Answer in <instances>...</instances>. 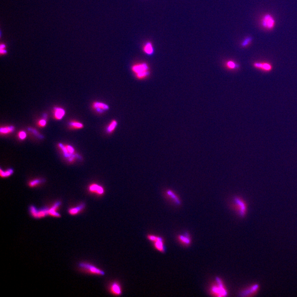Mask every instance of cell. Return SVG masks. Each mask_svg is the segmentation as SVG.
I'll list each match as a JSON object with an SVG mask.
<instances>
[{
	"label": "cell",
	"mask_w": 297,
	"mask_h": 297,
	"mask_svg": "<svg viewBox=\"0 0 297 297\" xmlns=\"http://www.w3.org/2000/svg\"><path fill=\"white\" fill-rule=\"evenodd\" d=\"M231 208L240 217H244L247 214L248 204L247 202L242 197L234 195L231 198L230 201Z\"/></svg>",
	"instance_id": "obj_1"
},
{
	"label": "cell",
	"mask_w": 297,
	"mask_h": 297,
	"mask_svg": "<svg viewBox=\"0 0 297 297\" xmlns=\"http://www.w3.org/2000/svg\"><path fill=\"white\" fill-rule=\"evenodd\" d=\"M210 294L212 296L218 297H226L228 292L224 282L220 278L217 277L212 283L209 289Z\"/></svg>",
	"instance_id": "obj_2"
},
{
	"label": "cell",
	"mask_w": 297,
	"mask_h": 297,
	"mask_svg": "<svg viewBox=\"0 0 297 297\" xmlns=\"http://www.w3.org/2000/svg\"><path fill=\"white\" fill-rule=\"evenodd\" d=\"M132 70L139 80L146 79L150 75V67L148 64L145 63H140L134 64L132 67Z\"/></svg>",
	"instance_id": "obj_3"
},
{
	"label": "cell",
	"mask_w": 297,
	"mask_h": 297,
	"mask_svg": "<svg viewBox=\"0 0 297 297\" xmlns=\"http://www.w3.org/2000/svg\"><path fill=\"white\" fill-rule=\"evenodd\" d=\"M260 23L262 27L265 30H271L275 27L276 21L272 15L266 13L261 17Z\"/></svg>",
	"instance_id": "obj_4"
},
{
	"label": "cell",
	"mask_w": 297,
	"mask_h": 297,
	"mask_svg": "<svg viewBox=\"0 0 297 297\" xmlns=\"http://www.w3.org/2000/svg\"><path fill=\"white\" fill-rule=\"evenodd\" d=\"M79 267L87 273L99 276H104L105 275V273L103 270L88 263L81 262L79 264Z\"/></svg>",
	"instance_id": "obj_5"
},
{
	"label": "cell",
	"mask_w": 297,
	"mask_h": 297,
	"mask_svg": "<svg viewBox=\"0 0 297 297\" xmlns=\"http://www.w3.org/2000/svg\"><path fill=\"white\" fill-rule=\"evenodd\" d=\"M165 194L168 199L170 200L175 205L179 206L181 205V199L178 194L175 192L171 189H169L165 191Z\"/></svg>",
	"instance_id": "obj_6"
},
{
	"label": "cell",
	"mask_w": 297,
	"mask_h": 297,
	"mask_svg": "<svg viewBox=\"0 0 297 297\" xmlns=\"http://www.w3.org/2000/svg\"><path fill=\"white\" fill-rule=\"evenodd\" d=\"M109 290L111 294L115 296H120L122 294V286L117 281L112 282L109 284Z\"/></svg>",
	"instance_id": "obj_7"
},
{
	"label": "cell",
	"mask_w": 297,
	"mask_h": 297,
	"mask_svg": "<svg viewBox=\"0 0 297 297\" xmlns=\"http://www.w3.org/2000/svg\"><path fill=\"white\" fill-rule=\"evenodd\" d=\"M259 285L258 284H255L251 285L244 290H242L240 294L241 296L248 297L255 295L258 291Z\"/></svg>",
	"instance_id": "obj_8"
},
{
	"label": "cell",
	"mask_w": 297,
	"mask_h": 297,
	"mask_svg": "<svg viewBox=\"0 0 297 297\" xmlns=\"http://www.w3.org/2000/svg\"><path fill=\"white\" fill-rule=\"evenodd\" d=\"M177 239L178 242L183 246H188L192 243L191 237L187 232L178 235Z\"/></svg>",
	"instance_id": "obj_9"
},
{
	"label": "cell",
	"mask_w": 297,
	"mask_h": 297,
	"mask_svg": "<svg viewBox=\"0 0 297 297\" xmlns=\"http://www.w3.org/2000/svg\"><path fill=\"white\" fill-rule=\"evenodd\" d=\"M153 243L154 247L156 250L162 253L165 252L166 251L165 246L164 244V240L162 237L158 236L157 239Z\"/></svg>",
	"instance_id": "obj_10"
},
{
	"label": "cell",
	"mask_w": 297,
	"mask_h": 297,
	"mask_svg": "<svg viewBox=\"0 0 297 297\" xmlns=\"http://www.w3.org/2000/svg\"><path fill=\"white\" fill-rule=\"evenodd\" d=\"M93 108L99 113H102L109 109V107L104 102H96L93 104Z\"/></svg>",
	"instance_id": "obj_11"
},
{
	"label": "cell",
	"mask_w": 297,
	"mask_h": 297,
	"mask_svg": "<svg viewBox=\"0 0 297 297\" xmlns=\"http://www.w3.org/2000/svg\"><path fill=\"white\" fill-rule=\"evenodd\" d=\"M89 190L91 193H96L99 195H102L104 193L103 187L96 184H91L89 187Z\"/></svg>",
	"instance_id": "obj_12"
},
{
	"label": "cell",
	"mask_w": 297,
	"mask_h": 297,
	"mask_svg": "<svg viewBox=\"0 0 297 297\" xmlns=\"http://www.w3.org/2000/svg\"><path fill=\"white\" fill-rule=\"evenodd\" d=\"M60 204V203L59 202H58V203L54 204L51 208H49V209H47L48 215L50 216L53 217H56V218H59V217H60V214H59V213H58V212H57V211L58 208H59Z\"/></svg>",
	"instance_id": "obj_13"
},
{
	"label": "cell",
	"mask_w": 297,
	"mask_h": 297,
	"mask_svg": "<svg viewBox=\"0 0 297 297\" xmlns=\"http://www.w3.org/2000/svg\"><path fill=\"white\" fill-rule=\"evenodd\" d=\"M143 50L147 55H151L153 53L154 49L152 43L150 41L145 43L143 47Z\"/></svg>",
	"instance_id": "obj_14"
},
{
	"label": "cell",
	"mask_w": 297,
	"mask_h": 297,
	"mask_svg": "<svg viewBox=\"0 0 297 297\" xmlns=\"http://www.w3.org/2000/svg\"><path fill=\"white\" fill-rule=\"evenodd\" d=\"M254 66L255 67L262 69L265 71H269L271 69V65L267 63H254Z\"/></svg>",
	"instance_id": "obj_15"
},
{
	"label": "cell",
	"mask_w": 297,
	"mask_h": 297,
	"mask_svg": "<svg viewBox=\"0 0 297 297\" xmlns=\"http://www.w3.org/2000/svg\"><path fill=\"white\" fill-rule=\"evenodd\" d=\"M85 207V204H82L77 207L70 208L69 210V214L73 216L79 214L80 212L84 209Z\"/></svg>",
	"instance_id": "obj_16"
},
{
	"label": "cell",
	"mask_w": 297,
	"mask_h": 297,
	"mask_svg": "<svg viewBox=\"0 0 297 297\" xmlns=\"http://www.w3.org/2000/svg\"><path fill=\"white\" fill-rule=\"evenodd\" d=\"M65 112L63 109L61 108H55V111H54V116L55 118L56 119L60 120L64 117L65 114Z\"/></svg>",
	"instance_id": "obj_17"
},
{
	"label": "cell",
	"mask_w": 297,
	"mask_h": 297,
	"mask_svg": "<svg viewBox=\"0 0 297 297\" xmlns=\"http://www.w3.org/2000/svg\"><path fill=\"white\" fill-rule=\"evenodd\" d=\"M117 126V122L116 120H113L109 123L107 126L106 131L108 133H112L115 130Z\"/></svg>",
	"instance_id": "obj_18"
},
{
	"label": "cell",
	"mask_w": 297,
	"mask_h": 297,
	"mask_svg": "<svg viewBox=\"0 0 297 297\" xmlns=\"http://www.w3.org/2000/svg\"><path fill=\"white\" fill-rule=\"evenodd\" d=\"M226 67L228 69L231 70H235L239 69V66L235 62L232 60H229L226 63Z\"/></svg>",
	"instance_id": "obj_19"
},
{
	"label": "cell",
	"mask_w": 297,
	"mask_h": 297,
	"mask_svg": "<svg viewBox=\"0 0 297 297\" xmlns=\"http://www.w3.org/2000/svg\"><path fill=\"white\" fill-rule=\"evenodd\" d=\"M14 130V128L13 126H8V127L1 128L0 131H1V133L2 134H7L13 132Z\"/></svg>",
	"instance_id": "obj_20"
},
{
	"label": "cell",
	"mask_w": 297,
	"mask_h": 297,
	"mask_svg": "<svg viewBox=\"0 0 297 297\" xmlns=\"http://www.w3.org/2000/svg\"><path fill=\"white\" fill-rule=\"evenodd\" d=\"M252 39L251 37H247L244 39L241 44V46L242 47H246L248 46L251 44Z\"/></svg>",
	"instance_id": "obj_21"
},
{
	"label": "cell",
	"mask_w": 297,
	"mask_h": 297,
	"mask_svg": "<svg viewBox=\"0 0 297 297\" xmlns=\"http://www.w3.org/2000/svg\"><path fill=\"white\" fill-rule=\"evenodd\" d=\"M70 126L72 128L74 129H81L83 127V124L77 121H73L70 123Z\"/></svg>",
	"instance_id": "obj_22"
},
{
	"label": "cell",
	"mask_w": 297,
	"mask_h": 297,
	"mask_svg": "<svg viewBox=\"0 0 297 297\" xmlns=\"http://www.w3.org/2000/svg\"><path fill=\"white\" fill-rule=\"evenodd\" d=\"M12 173H13V170L12 169H9V170H6V171H2V170L1 169V172H0L1 176L2 178L7 177L10 176L11 174H12Z\"/></svg>",
	"instance_id": "obj_23"
},
{
	"label": "cell",
	"mask_w": 297,
	"mask_h": 297,
	"mask_svg": "<svg viewBox=\"0 0 297 297\" xmlns=\"http://www.w3.org/2000/svg\"><path fill=\"white\" fill-rule=\"evenodd\" d=\"M40 180L36 179V180H33L32 181L30 182V184H29V185L31 187H34L36 186V185H38L39 184H40Z\"/></svg>",
	"instance_id": "obj_24"
},
{
	"label": "cell",
	"mask_w": 297,
	"mask_h": 297,
	"mask_svg": "<svg viewBox=\"0 0 297 297\" xmlns=\"http://www.w3.org/2000/svg\"><path fill=\"white\" fill-rule=\"evenodd\" d=\"M18 137L20 140H23L26 138V134L25 131H20L18 134Z\"/></svg>",
	"instance_id": "obj_25"
},
{
	"label": "cell",
	"mask_w": 297,
	"mask_h": 297,
	"mask_svg": "<svg viewBox=\"0 0 297 297\" xmlns=\"http://www.w3.org/2000/svg\"><path fill=\"white\" fill-rule=\"evenodd\" d=\"M65 147L67 151L68 154H72L74 152V149L73 148L72 146H70V145H66L65 146Z\"/></svg>",
	"instance_id": "obj_26"
},
{
	"label": "cell",
	"mask_w": 297,
	"mask_h": 297,
	"mask_svg": "<svg viewBox=\"0 0 297 297\" xmlns=\"http://www.w3.org/2000/svg\"><path fill=\"white\" fill-rule=\"evenodd\" d=\"M38 124L40 127H44L46 125V121L45 120H40Z\"/></svg>",
	"instance_id": "obj_27"
},
{
	"label": "cell",
	"mask_w": 297,
	"mask_h": 297,
	"mask_svg": "<svg viewBox=\"0 0 297 297\" xmlns=\"http://www.w3.org/2000/svg\"><path fill=\"white\" fill-rule=\"evenodd\" d=\"M6 50H2V49H1V54H4L6 53Z\"/></svg>",
	"instance_id": "obj_28"
}]
</instances>
